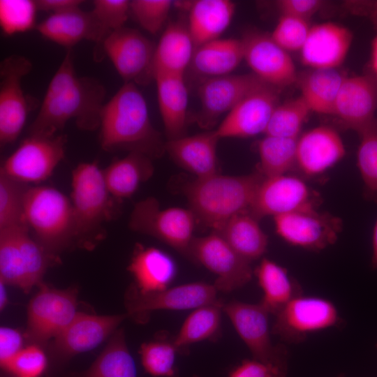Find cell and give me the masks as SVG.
<instances>
[{
	"mask_svg": "<svg viewBox=\"0 0 377 377\" xmlns=\"http://www.w3.org/2000/svg\"><path fill=\"white\" fill-rule=\"evenodd\" d=\"M105 89L94 78L76 74L71 50L50 80L29 135H55L73 119L84 131L100 127Z\"/></svg>",
	"mask_w": 377,
	"mask_h": 377,
	"instance_id": "obj_1",
	"label": "cell"
},
{
	"mask_svg": "<svg viewBox=\"0 0 377 377\" xmlns=\"http://www.w3.org/2000/svg\"><path fill=\"white\" fill-rule=\"evenodd\" d=\"M100 128L105 151L140 152L151 158L165 152V142L151 124L146 99L134 83H124L105 103Z\"/></svg>",
	"mask_w": 377,
	"mask_h": 377,
	"instance_id": "obj_2",
	"label": "cell"
},
{
	"mask_svg": "<svg viewBox=\"0 0 377 377\" xmlns=\"http://www.w3.org/2000/svg\"><path fill=\"white\" fill-rule=\"evenodd\" d=\"M264 178L258 171L240 176L217 173L188 182L184 193L197 223L214 232L233 216L250 210Z\"/></svg>",
	"mask_w": 377,
	"mask_h": 377,
	"instance_id": "obj_3",
	"label": "cell"
},
{
	"mask_svg": "<svg viewBox=\"0 0 377 377\" xmlns=\"http://www.w3.org/2000/svg\"><path fill=\"white\" fill-rule=\"evenodd\" d=\"M71 186L75 246L92 249L103 239L105 225L114 216L115 199L96 162L77 165L72 172Z\"/></svg>",
	"mask_w": 377,
	"mask_h": 377,
	"instance_id": "obj_4",
	"label": "cell"
},
{
	"mask_svg": "<svg viewBox=\"0 0 377 377\" xmlns=\"http://www.w3.org/2000/svg\"><path fill=\"white\" fill-rule=\"evenodd\" d=\"M24 217L34 238L51 256L57 259V254L75 246L72 202L57 188L29 186Z\"/></svg>",
	"mask_w": 377,
	"mask_h": 377,
	"instance_id": "obj_5",
	"label": "cell"
},
{
	"mask_svg": "<svg viewBox=\"0 0 377 377\" xmlns=\"http://www.w3.org/2000/svg\"><path fill=\"white\" fill-rule=\"evenodd\" d=\"M57 260L31 236L28 226L0 230V281L28 293L42 283L47 267Z\"/></svg>",
	"mask_w": 377,
	"mask_h": 377,
	"instance_id": "obj_6",
	"label": "cell"
},
{
	"mask_svg": "<svg viewBox=\"0 0 377 377\" xmlns=\"http://www.w3.org/2000/svg\"><path fill=\"white\" fill-rule=\"evenodd\" d=\"M196 223L190 209H164L151 197L135 204L129 219L133 230L158 239L188 259Z\"/></svg>",
	"mask_w": 377,
	"mask_h": 377,
	"instance_id": "obj_7",
	"label": "cell"
},
{
	"mask_svg": "<svg viewBox=\"0 0 377 377\" xmlns=\"http://www.w3.org/2000/svg\"><path fill=\"white\" fill-rule=\"evenodd\" d=\"M275 316L272 332L288 343H300L312 333L339 327L344 323L332 301L303 294L290 301Z\"/></svg>",
	"mask_w": 377,
	"mask_h": 377,
	"instance_id": "obj_8",
	"label": "cell"
},
{
	"mask_svg": "<svg viewBox=\"0 0 377 377\" xmlns=\"http://www.w3.org/2000/svg\"><path fill=\"white\" fill-rule=\"evenodd\" d=\"M27 310L26 337L32 345H45L59 335L77 313V292L58 290L41 283Z\"/></svg>",
	"mask_w": 377,
	"mask_h": 377,
	"instance_id": "obj_9",
	"label": "cell"
},
{
	"mask_svg": "<svg viewBox=\"0 0 377 377\" xmlns=\"http://www.w3.org/2000/svg\"><path fill=\"white\" fill-rule=\"evenodd\" d=\"M66 144L62 135H29L5 160L1 171L27 184L45 181L63 159Z\"/></svg>",
	"mask_w": 377,
	"mask_h": 377,
	"instance_id": "obj_10",
	"label": "cell"
},
{
	"mask_svg": "<svg viewBox=\"0 0 377 377\" xmlns=\"http://www.w3.org/2000/svg\"><path fill=\"white\" fill-rule=\"evenodd\" d=\"M156 45L137 29L124 27L110 33L102 43L124 83L145 84L154 80Z\"/></svg>",
	"mask_w": 377,
	"mask_h": 377,
	"instance_id": "obj_11",
	"label": "cell"
},
{
	"mask_svg": "<svg viewBox=\"0 0 377 377\" xmlns=\"http://www.w3.org/2000/svg\"><path fill=\"white\" fill-rule=\"evenodd\" d=\"M31 68L30 60L19 54H12L1 63V146L15 141L25 125L30 106L22 89V81Z\"/></svg>",
	"mask_w": 377,
	"mask_h": 377,
	"instance_id": "obj_12",
	"label": "cell"
},
{
	"mask_svg": "<svg viewBox=\"0 0 377 377\" xmlns=\"http://www.w3.org/2000/svg\"><path fill=\"white\" fill-rule=\"evenodd\" d=\"M190 260L202 265L217 276L214 285L218 291L230 293L250 281L253 271L250 263L241 257L216 232L194 237Z\"/></svg>",
	"mask_w": 377,
	"mask_h": 377,
	"instance_id": "obj_13",
	"label": "cell"
},
{
	"mask_svg": "<svg viewBox=\"0 0 377 377\" xmlns=\"http://www.w3.org/2000/svg\"><path fill=\"white\" fill-rule=\"evenodd\" d=\"M264 84L252 73L202 80L198 89L200 109L195 121L200 127L212 131L221 116L228 114L243 98Z\"/></svg>",
	"mask_w": 377,
	"mask_h": 377,
	"instance_id": "obj_14",
	"label": "cell"
},
{
	"mask_svg": "<svg viewBox=\"0 0 377 377\" xmlns=\"http://www.w3.org/2000/svg\"><path fill=\"white\" fill-rule=\"evenodd\" d=\"M319 198L301 179L291 175L264 178L250 212L258 219L316 209Z\"/></svg>",
	"mask_w": 377,
	"mask_h": 377,
	"instance_id": "obj_15",
	"label": "cell"
},
{
	"mask_svg": "<svg viewBox=\"0 0 377 377\" xmlns=\"http://www.w3.org/2000/svg\"><path fill=\"white\" fill-rule=\"evenodd\" d=\"M222 311L228 316L237 332L257 360L288 362V350L283 345H274L270 338L269 315L260 302L239 301L223 302Z\"/></svg>",
	"mask_w": 377,
	"mask_h": 377,
	"instance_id": "obj_16",
	"label": "cell"
},
{
	"mask_svg": "<svg viewBox=\"0 0 377 377\" xmlns=\"http://www.w3.org/2000/svg\"><path fill=\"white\" fill-rule=\"evenodd\" d=\"M241 40L244 60L263 82L280 89L296 83L298 73L292 58L270 34L251 29Z\"/></svg>",
	"mask_w": 377,
	"mask_h": 377,
	"instance_id": "obj_17",
	"label": "cell"
},
{
	"mask_svg": "<svg viewBox=\"0 0 377 377\" xmlns=\"http://www.w3.org/2000/svg\"><path fill=\"white\" fill-rule=\"evenodd\" d=\"M277 235L295 246L321 251L334 244L342 229L341 219L316 209L274 217Z\"/></svg>",
	"mask_w": 377,
	"mask_h": 377,
	"instance_id": "obj_18",
	"label": "cell"
},
{
	"mask_svg": "<svg viewBox=\"0 0 377 377\" xmlns=\"http://www.w3.org/2000/svg\"><path fill=\"white\" fill-rule=\"evenodd\" d=\"M127 316L128 314L96 316L77 313L50 346L52 360L61 364L78 353L94 349L112 334Z\"/></svg>",
	"mask_w": 377,
	"mask_h": 377,
	"instance_id": "obj_19",
	"label": "cell"
},
{
	"mask_svg": "<svg viewBox=\"0 0 377 377\" xmlns=\"http://www.w3.org/2000/svg\"><path fill=\"white\" fill-rule=\"evenodd\" d=\"M281 89L264 84L243 98L214 129L219 139L263 133L280 103Z\"/></svg>",
	"mask_w": 377,
	"mask_h": 377,
	"instance_id": "obj_20",
	"label": "cell"
},
{
	"mask_svg": "<svg viewBox=\"0 0 377 377\" xmlns=\"http://www.w3.org/2000/svg\"><path fill=\"white\" fill-rule=\"evenodd\" d=\"M214 285L204 282L186 283L162 291L143 294L132 286L126 296L128 316L135 318L159 309L186 310L219 300Z\"/></svg>",
	"mask_w": 377,
	"mask_h": 377,
	"instance_id": "obj_21",
	"label": "cell"
},
{
	"mask_svg": "<svg viewBox=\"0 0 377 377\" xmlns=\"http://www.w3.org/2000/svg\"><path fill=\"white\" fill-rule=\"evenodd\" d=\"M377 77L369 72L346 76L332 115L346 128L360 133L377 121Z\"/></svg>",
	"mask_w": 377,
	"mask_h": 377,
	"instance_id": "obj_22",
	"label": "cell"
},
{
	"mask_svg": "<svg viewBox=\"0 0 377 377\" xmlns=\"http://www.w3.org/2000/svg\"><path fill=\"white\" fill-rule=\"evenodd\" d=\"M353 38L350 29L337 23L311 26L300 51L301 61L310 68H337L344 61Z\"/></svg>",
	"mask_w": 377,
	"mask_h": 377,
	"instance_id": "obj_23",
	"label": "cell"
},
{
	"mask_svg": "<svg viewBox=\"0 0 377 377\" xmlns=\"http://www.w3.org/2000/svg\"><path fill=\"white\" fill-rule=\"evenodd\" d=\"M345 154L343 142L334 128L317 126L298 138L296 165L304 175L316 176L338 163Z\"/></svg>",
	"mask_w": 377,
	"mask_h": 377,
	"instance_id": "obj_24",
	"label": "cell"
},
{
	"mask_svg": "<svg viewBox=\"0 0 377 377\" xmlns=\"http://www.w3.org/2000/svg\"><path fill=\"white\" fill-rule=\"evenodd\" d=\"M219 138L214 130L167 140L165 150L179 166L195 175L207 177L219 172L217 145Z\"/></svg>",
	"mask_w": 377,
	"mask_h": 377,
	"instance_id": "obj_25",
	"label": "cell"
},
{
	"mask_svg": "<svg viewBox=\"0 0 377 377\" xmlns=\"http://www.w3.org/2000/svg\"><path fill=\"white\" fill-rule=\"evenodd\" d=\"M44 38L59 45L71 47L83 40L94 42L99 59L104 38L91 12L80 8L70 11L51 14L36 27Z\"/></svg>",
	"mask_w": 377,
	"mask_h": 377,
	"instance_id": "obj_26",
	"label": "cell"
},
{
	"mask_svg": "<svg viewBox=\"0 0 377 377\" xmlns=\"http://www.w3.org/2000/svg\"><path fill=\"white\" fill-rule=\"evenodd\" d=\"M137 290L143 294L168 288L175 279L177 267L175 260L156 247L137 244L128 267Z\"/></svg>",
	"mask_w": 377,
	"mask_h": 377,
	"instance_id": "obj_27",
	"label": "cell"
},
{
	"mask_svg": "<svg viewBox=\"0 0 377 377\" xmlns=\"http://www.w3.org/2000/svg\"><path fill=\"white\" fill-rule=\"evenodd\" d=\"M154 80L167 140L185 136L188 93L184 75L158 73Z\"/></svg>",
	"mask_w": 377,
	"mask_h": 377,
	"instance_id": "obj_28",
	"label": "cell"
},
{
	"mask_svg": "<svg viewBox=\"0 0 377 377\" xmlns=\"http://www.w3.org/2000/svg\"><path fill=\"white\" fill-rule=\"evenodd\" d=\"M195 45L187 23L169 22L156 45L154 77L158 73L184 75L189 68Z\"/></svg>",
	"mask_w": 377,
	"mask_h": 377,
	"instance_id": "obj_29",
	"label": "cell"
},
{
	"mask_svg": "<svg viewBox=\"0 0 377 377\" xmlns=\"http://www.w3.org/2000/svg\"><path fill=\"white\" fill-rule=\"evenodd\" d=\"M243 60L241 38H219L195 47L189 68L203 80L231 74Z\"/></svg>",
	"mask_w": 377,
	"mask_h": 377,
	"instance_id": "obj_30",
	"label": "cell"
},
{
	"mask_svg": "<svg viewBox=\"0 0 377 377\" xmlns=\"http://www.w3.org/2000/svg\"><path fill=\"white\" fill-rule=\"evenodd\" d=\"M187 26L195 47L220 38L230 24L235 4L229 0L192 1Z\"/></svg>",
	"mask_w": 377,
	"mask_h": 377,
	"instance_id": "obj_31",
	"label": "cell"
},
{
	"mask_svg": "<svg viewBox=\"0 0 377 377\" xmlns=\"http://www.w3.org/2000/svg\"><path fill=\"white\" fill-rule=\"evenodd\" d=\"M151 159L140 152H129L126 156L114 160L103 170L110 195L118 200L132 196L153 175Z\"/></svg>",
	"mask_w": 377,
	"mask_h": 377,
	"instance_id": "obj_32",
	"label": "cell"
},
{
	"mask_svg": "<svg viewBox=\"0 0 377 377\" xmlns=\"http://www.w3.org/2000/svg\"><path fill=\"white\" fill-rule=\"evenodd\" d=\"M347 75L337 68H310L297 75L300 96L312 112L332 115L334 103Z\"/></svg>",
	"mask_w": 377,
	"mask_h": 377,
	"instance_id": "obj_33",
	"label": "cell"
},
{
	"mask_svg": "<svg viewBox=\"0 0 377 377\" xmlns=\"http://www.w3.org/2000/svg\"><path fill=\"white\" fill-rule=\"evenodd\" d=\"M244 260L250 263L266 251L268 237L259 225V219L250 211L239 213L214 231Z\"/></svg>",
	"mask_w": 377,
	"mask_h": 377,
	"instance_id": "obj_34",
	"label": "cell"
},
{
	"mask_svg": "<svg viewBox=\"0 0 377 377\" xmlns=\"http://www.w3.org/2000/svg\"><path fill=\"white\" fill-rule=\"evenodd\" d=\"M263 291L260 302L269 313L276 316L295 297L303 294L299 282L276 263L263 258L255 271Z\"/></svg>",
	"mask_w": 377,
	"mask_h": 377,
	"instance_id": "obj_35",
	"label": "cell"
},
{
	"mask_svg": "<svg viewBox=\"0 0 377 377\" xmlns=\"http://www.w3.org/2000/svg\"><path fill=\"white\" fill-rule=\"evenodd\" d=\"M68 377H137L123 330L115 331L103 350L85 371Z\"/></svg>",
	"mask_w": 377,
	"mask_h": 377,
	"instance_id": "obj_36",
	"label": "cell"
},
{
	"mask_svg": "<svg viewBox=\"0 0 377 377\" xmlns=\"http://www.w3.org/2000/svg\"><path fill=\"white\" fill-rule=\"evenodd\" d=\"M223 302H217L195 309L184 320L180 330L172 339L179 353L188 351L196 342L215 340L221 333V313Z\"/></svg>",
	"mask_w": 377,
	"mask_h": 377,
	"instance_id": "obj_37",
	"label": "cell"
},
{
	"mask_svg": "<svg viewBox=\"0 0 377 377\" xmlns=\"http://www.w3.org/2000/svg\"><path fill=\"white\" fill-rule=\"evenodd\" d=\"M297 139L265 135L258 142V171L265 178L286 175L296 165Z\"/></svg>",
	"mask_w": 377,
	"mask_h": 377,
	"instance_id": "obj_38",
	"label": "cell"
},
{
	"mask_svg": "<svg viewBox=\"0 0 377 377\" xmlns=\"http://www.w3.org/2000/svg\"><path fill=\"white\" fill-rule=\"evenodd\" d=\"M311 112L310 108L301 96L280 103L273 111L264 135L298 138L302 126Z\"/></svg>",
	"mask_w": 377,
	"mask_h": 377,
	"instance_id": "obj_39",
	"label": "cell"
},
{
	"mask_svg": "<svg viewBox=\"0 0 377 377\" xmlns=\"http://www.w3.org/2000/svg\"><path fill=\"white\" fill-rule=\"evenodd\" d=\"M29 186L0 172V230L27 226L24 198Z\"/></svg>",
	"mask_w": 377,
	"mask_h": 377,
	"instance_id": "obj_40",
	"label": "cell"
},
{
	"mask_svg": "<svg viewBox=\"0 0 377 377\" xmlns=\"http://www.w3.org/2000/svg\"><path fill=\"white\" fill-rule=\"evenodd\" d=\"M358 135L357 165L364 184V195L377 202V121Z\"/></svg>",
	"mask_w": 377,
	"mask_h": 377,
	"instance_id": "obj_41",
	"label": "cell"
},
{
	"mask_svg": "<svg viewBox=\"0 0 377 377\" xmlns=\"http://www.w3.org/2000/svg\"><path fill=\"white\" fill-rule=\"evenodd\" d=\"M177 353L173 340L166 338L144 343L140 350L142 367L154 377H177L175 363Z\"/></svg>",
	"mask_w": 377,
	"mask_h": 377,
	"instance_id": "obj_42",
	"label": "cell"
},
{
	"mask_svg": "<svg viewBox=\"0 0 377 377\" xmlns=\"http://www.w3.org/2000/svg\"><path fill=\"white\" fill-rule=\"evenodd\" d=\"M38 10L36 1L1 0L0 27L3 33L12 36L36 29Z\"/></svg>",
	"mask_w": 377,
	"mask_h": 377,
	"instance_id": "obj_43",
	"label": "cell"
},
{
	"mask_svg": "<svg viewBox=\"0 0 377 377\" xmlns=\"http://www.w3.org/2000/svg\"><path fill=\"white\" fill-rule=\"evenodd\" d=\"M173 4L170 0H133L130 14L142 29L155 35L164 27Z\"/></svg>",
	"mask_w": 377,
	"mask_h": 377,
	"instance_id": "obj_44",
	"label": "cell"
},
{
	"mask_svg": "<svg viewBox=\"0 0 377 377\" xmlns=\"http://www.w3.org/2000/svg\"><path fill=\"white\" fill-rule=\"evenodd\" d=\"M311 27L308 20L281 15L270 36L275 43L286 51H300Z\"/></svg>",
	"mask_w": 377,
	"mask_h": 377,
	"instance_id": "obj_45",
	"label": "cell"
},
{
	"mask_svg": "<svg viewBox=\"0 0 377 377\" xmlns=\"http://www.w3.org/2000/svg\"><path fill=\"white\" fill-rule=\"evenodd\" d=\"M92 3L91 12L104 40L112 31L124 27L130 15V1L95 0Z\"/></svg>",
	"mask_w": 377,
	"mask_h": 377,
	"instance_id": "obj_46",
	"label": "cell"
},
{
	"mask_svg": "<svg viewBox=\"0 0 377 377\" xmlns=\"http://www.w3.org/2000/svg\"><path fill=\"white\" fill-rule=\"evenodd\" d=\"M47 360L40 346L22 348L3 369L20 377H39L45 371Z\"/></svg>",
	"mask_w": 377,
	"mask_h": 377,
	"instance_id": "obj_47",
	"label": "cell"
},
{
	"mask_svg": "<svg viewBox=\"0 0 377 377\" xmlns=\"http://www.w3.org/2000/svg\"><path fill=\"white\" fill-rule=\"evenodd\" d=\"M288 362H265L244 360L229 374V377H286Z\"/></svg>",
	"mask_w": 377,
	"mask_h": 377,
	"instance_id": "obj_48",
	"label": "cell"
},
{
	"mask_svg": "<svg viewBox=\"0 0 377 377\" xmlns=\"http://www.w3.org/2000/svg\"><path fill=\"white\" fill-rule=\"evenodd\" d=\"M320 0H281L276 3L281 15H287L309 21L325 5Z\"/></svg>",
	"mask_w": 377,
	"mask_h": 377,
	"instance_id": "obj_49",
	"label": "cell"
},
{
	"mask_svg": "<svg viewBox=\"0 0 377 377\" xmlns=\"http://www.w3.org/2000/svg\"><path fill=\"white\" fill-rule=\"evenodd\" d=\"M22 337L15 329L0 328V364L3 369L10 360L22 349Z\"/></svg>",
	"mask_w": 377,
	"mask_h": 377,
	"instance_id": "obj_50",
	"label": "cell"
},
{
	"mask_svg": "<svg viewBox=\"0 0 377 377\" xmlns=\"http://www.w3.org/2000/svg\"><path fill=\"white\" fill-rule=\"evenodd\" d=\"M80 0H37L38 10L50 12L51 14L61 13L80 8L83 3Z\"/></svg>",
	"mask_w": 377,
	"mask_h": 377,
	"instance_id": "obj_51",
	"label": "cell"
},
{
	"mask_svg": "<svg viewBox=\"0 0 377 377\" xmlns=\"http://www.w3.org/2000/svg\"><path fill=\"white\" fill-rule=\"evenodd\" d=\"M344 8L353 15L377 19V0L347 1Z\"/></svg>",
	"mask_w": 377,
	"mask_h": 377,
	"instance_id": "obj_52",
	"label": "cell"
},
{
	"mask_svg": "<svg viewBox=\"0 0 377 377\" xmlns=\"http://www.w3.org/2000/svg\"><path fill=\"white\" fill-rule=\"evenodd\" d=\"M371 21L374 25L376 33L371 41L370 60L367 72L377 77V19Z\"/></svg>",
	"mask_w": 377,
	"mask_h": 377,
	"instance_id": "obj_53",
	"label": "cell"
},
{
	"mask_svg": "<svg viewBox=\"0 0 377 377\" xmlns=\"http://www.w3.org/2000/svg\"><path fill=\"white\" fill-rule=\"evenodd\" d=\"M371 267L374 269H377V219L376 221L372 234Z\"/></svg>",
	"mask_w": 377,
	"mask_h": 377,
	"instance_id": "obj_54",
	"label": "cell"
},
{
	"mask_svg": "<svg viewBox=\"0 0 377 377\" xmlns=\"http://www.w3.org/2000/svg\"><path fill=\"white\" fill-rule=\"evenodd\" d=\"M7 294L5 288V284L0 281V308L3 309L7 304Z\"/></svg>",
	"mask_w": 377,
	"mask_h": 377,
	"instance_id": "obj_55",
	"label": "cell"
},
{
	"mask_svg": "<svg viewBox=\"0 0 377 377\" xmlns=\"http://www.w3.org/2000/svg\"><path fill=\"white\" fill-rule=\"evenodd\" d=\"M337 377H345L343 374H339Z\"/></svg>",
	"mask_w": 377,
	"mask_h": 377,
	"instance_id": "obj_56",
	"label": "cell"
},
{
	"mask_svg": "<svg viewBox=\"0 0 377 377\" xmlns=\"http://www.w3.org/2000/svg\"><path fill=\"white\" fill-rule=\"evenodd\" d=\"M193 377H199V376H193Z\"/></svg>",
	"mask_w": 377,
	"mask_h": 377,
	"instance_id": "obj_57",
	"label": "cell"
},
{
	"mask_svg": "<svg viewBox=\"0 0 377 377\" xmlns=\"http://www.w3.org/2000/svg\"><path fill=\"white\" fill-rule=\"evenodd\" d=\"M376 348H377V343H376Z\"/></svg>",
	"mask_w": 377,
	"mask_h": 377,
	"instance_id": "obj_58",
	"label": "cell"
},
{
	"mask_svg": "<svg viewBox=\"0 0 377 377\" xmlns=\"http://www.w3.org/2000/svg\"><path fill=\"white\" fill-rule=\"evenodd\" d=\"M17 377H20V376H17Z\"/></svg>",
	"mask_w": 377,
	"mask_h": 377,
	"instance_id": "obj_59",
	"label": "cell"
}]
</instances>
